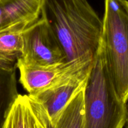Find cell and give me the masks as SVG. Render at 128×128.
<instances>
[{"label":"cell","mask_w":128,"mask_h":128,"mask_svg":"<svg viewBox=\"0 0 128 128\" xmlns=\"http://www.w3.org/2000/svg\"><path fill=\"white\" fill-rule=\"evenodd\" d=\"M43 0H0V31L22 22H34Z\"/></svg>","instance_id":"cell-8"},{"label":"cell","mask_w":128,"mask_h":128,"mask_svg":"<svg viewBox=\"0 0 128 128\" xmlns=\"http://www.w3.org/2000/svg\"><path fill=\"white\" fill-rule=\"evenodd\" d=\"M83 90L79 91L61 111L52 128H84Z\"/></svg>","instance_id":"cell-11"},{"label":"cell","mask_w":128,"mask_h":128,"mask_svg":"<svg viewBox=\"0 0 128 128\" xmlns=\"http://www.w3.org/2000/svg\"><path fill=\"white\" fill-rule=\"evenodd\" d=\"M84 128H124L127 104L119 98L100 43L83 90Z\"/></svg>","instance_id":"cell-2"},{"label":"cell","mask_w":128,"mask_h":128,"mask_svg":"<svg viewBox=\"0 0 128 128\" xmlns=\"http://www.w3.org/2000/svg\"><path fill=\"white\" fill-rule=\"evenodd\" d=\"M101 43L119 98L128 101V0H105Z\"/></svg>","instance_id":"cell-3"},{"label":"cell","mask_w":128,"mask_h":128,"mask_svg":"<svg viewBox=\"0 0 128 128\" xmlns=\"http://www.w3.org/2000/svg\"><path fill=\"white\" fill-rule=\"evenodd\" d=\"M92 63L65 62L58 66L44 68L17 62L16 68L20 71V83L28 92L29 96H32L61 83L82 71L90 70Z\"/></svg>","instance_id":"cell-5"},{"label":"cell","mask_w":128,"mask_h":128,"mask_svg":"<svg viewBox=\"0 0 128 128\" xmlns=\"http://www.w3.org/2000/svg\"><path fill=\"white\" fill-rule=\"evenodd\" d=\"M2 128H51L41 105L29 95L18 96L8 112Z\"/></svg>","instance_id":"cell-7"},{"label":"cell","mask_w":128,"mask_h":128,"mask_svg":"<svg viewBox=\"0 0 128 128\" xmlns=\"http://www.w3.org/2000/svg\"><path fill=\"white\" fill-rule=\"evenodd\" d=\"M15 68L0 66V128H2L14 101L19 94Z\"/></svg>","instance_id":"cell-10"},{"label":"cell","mask_w":128,"mask_h":128,"mask_svg":"<svg viewBox=\"0 0 128 128\" xmlns=\"http://www.w3.org/2000/svg\"><path fill=\"white\" fill-rule=\"evenodd\" d=\"M41 15L60 42L66 62H93L102 24L88 0H43Z\"/></svg>","instance_id":"cell-1"},{"label":"cell","mask_w":128,"mask_h":128,"mask_svg":"<svg viewBox=\"0 0 128 128\" xmlns=\"http://www.w3.org/2000/svg\"><path fill=\"white\" fill-rule=\"evenodd\" d=\"M33 22H22L0 31V66L16 68L22 54L23 32Z\"/></svg>","instance_id":"cell-9"},{"label":"cell","mask_w":128,"mask_h":128,"mask_svg":"<svg viewBox=\"0 0 128 128\" xmlns=\"http://www.w3.org/2000/svg\"><path fill=\"white\" fill-rule=\"evenodd\" d=\"M23 48L18 62L52 67L66 62L63 50L49 24L41 15L23 32Z\"/></svg>","instance_id":"cell-4"},{"label":"cell","mask_w":128,"mask_h":128,"mask_svg":"<svg viewBox=\"0 0 128 128\" xmlns=\"http://www.w3.org/2000/svg\"><path fill=\"white\" fill-rule=\"evenodd\" d=\"M90 70L82 71L61 83L30 96L42 108L51 128L66 105L84 88Z\"/></svg>","instance_id":"cell-6"}]
</instances>
